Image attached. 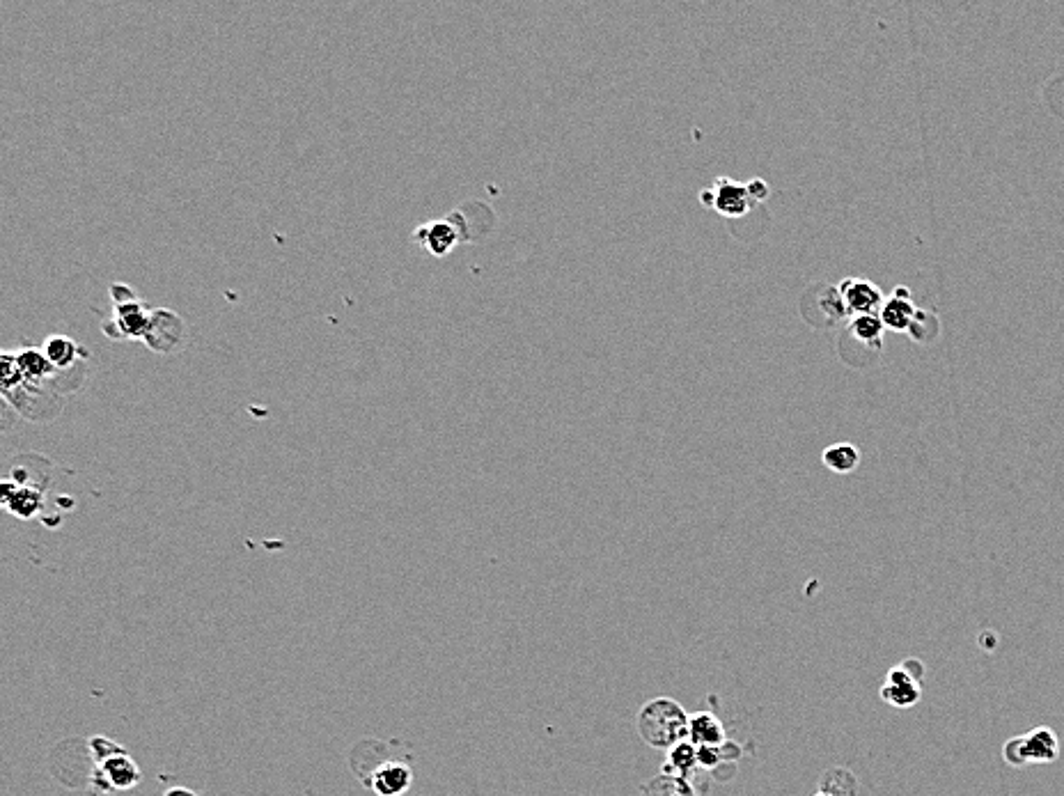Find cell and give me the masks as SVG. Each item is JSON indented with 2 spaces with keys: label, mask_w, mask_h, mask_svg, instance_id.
<instances>
[{
  "label": "cell",
  "mask_w": 1064,
  "mask_h": 796,
  "mask_svg": "<svg viewBox=\"0 0 1064 796\" xmlns=\"http://www.w3.org/2000/svg\"><path fill=\"white\" fill-rule=\"evenodd\" d=\"M688 721L691 714L668 696L652 698L640 707L636 728L640 739L654 751H670L679 741L688 739Z\"/></svg>",
  "instance_id": "1"
},
{
  "label": "cell",
  "mask_w": 1064,
  "mask_h": 796,
  "mask_svg": "<svg viewBox=\"0 0 1064 796\" xmlns=\"http://www.w3.org/2000/svg\"><path fill=\"white\" fill-rule=\"evenodd\" d=\"M1005 760L1014 767H1023V764H1051L1060 758V741L1055 730L1035 728L1026 732V735L1016 737L1005 744Z\"/></svg>",
  "instance_id": "2"
},
{
  "label": "cell",
  "mask_w": 1064,
  "mask_h": 796,
  "mask_svg": "<svg viewBox=\"0 0 1064 796\" xmlns=\"http://www.w3.org/2000/svg\"><path fill=\"white\" fill-rule=\"evenodd\" d=\"M700 200L704 207L714 209V212L725 218H743L757 207L753 195H750L748 184L734 182L730 177L714 179L709 189L700 193Z\"/></svg>",
  "instance_id": "3"
},
{
  "label": "cell",
  "mask_w": 1064,
  "mask_h": 796,
  "mask_svg": "<svg viewBox=\"0 0 1064 796\" xmlns=\"http://www.w3.org/2000/svg\"><path fill=\"white\" fill-rule=\"evenodd\" d=\"M803 319L812 326H833L849 315L844 308L840 287L817 283L801 296Z\"/></svg>",
  "instance_id": "4"
},
{
  "label": "cell",
  "mask_w": 1064,
  "mask_h": 796,
  "mask_svg": "<svg viewBox=\"0 0 1064 796\" xmlns=\"http://www.w3.org/2000/svg\"><path fill=\"white\" fill-rule=\"evenodd\" d=\"M115 299V319L111 326H106V333L113 338H131V340H145L147 331H150L152 315L147 308L136 299V294L124 287V294H117L113 290Z\"/></svg>",
  "instance_id": "5"
},
{
  "label": "cell",
  "mask_w": 1064,
  "mask_h": 796,
  "mask_svg": "<svg viewBox=\"0 0 1064 796\" xmlns=\"http://www.w3.org/2000/svg\"><path fill=\"white\" fill-rule=\"evenodd\" d=\"M879 696L890 707L911 709V707L918 705L920 698H922L920 677L915 675V673H911L909 663H902V666L890 668L888 675H886V682H883L881 691H879Z\"/></svg>",
  "instance_id": "6"
},
{
  "label": "cell",
  "mask_w": 1064,
  "mask_h": 796,
  "mask_svg": "<svg viewBox=\"0 0 1064 796\" xmlns=\"http://www.w3.org/2000/svg\"><path fill=\"white\" fill-rule=\"evenodd\" d=\"M837 287H840L844 308L851 317L879 315L883 301H886L881 287L867 278H844Z\"/></svg>",
  "instance_id": "7"
},
{
  "label": "cell",
  "mask_w": 1064,
  "mask_h": 796,
  "mask_svg": "<svg viewBox=\"0 0 1064 796\" xmlns=\"http://www.w3.org/2000/svg\"><path fill=\"white\" fill-rule=\"evenodd\" d=\"M97 783L115 792L131 790L140 783V767L124 751H115L97 760Z\"/></svg>",
  "instance_id": "8"
},
{
  "label": "cell",
  "mask_w": 1064,
  "mask_h": 796,
  "mask_svg": "<svg viewBox=\"0 0 1064 796\" xmlns=\"http://www.w3.org/2000/svg\"><path fill=\"white\" fill-rule=\"evenodd\" d=\"M413 239L425 246L432 255L445 257L461 241V232L459 225L452 221V218H438V221L420 225L416 234H413Z\"/></svg>",
  "instance_id": "9"
},
{
  "label": "cell",
  "mask_w": 1064,
  "mask_h": 796,
  "mask_svg": "<svg viewBox=\"0 0 1064 796\" xmlns=\"http://www.w3.org/2000/svg\"><path fill=\"white\" fill-rule=\"evenodd\" d=\"M413 785V771L404 762H383L370 776V787L377 796H404Z\"/></svg>",
  "instance_id": "10"
},
{
  "label": "cell",
  "mask_w": 1064,
  "mask_h": 796,
  "mask_svg": "<svg viewBox=\"0 0 1064 796\" xmlns=\"http://www.w3.org/2000/svg\"><path fill=\"white\" fill-rule=\"evenodd\" d=\"M915 315H918V308H915L911 292L906 287H895V292L890 294V299L883 301L879 312L883 326L895 333H909Z\"/></svg>",
  "instance_id": "11"
},
{
  "label": "cell",
  "mask_w": 1064,
  "mask_h": 796,
  "mask_svg": "<svg viewBox=\"0 0 1064 796\" xmlns=\"http://www.w3.org/2000/svg\"><path fill=\"white\" fill-rule=\"evenodd\" d=\"M14 356H17L19 370L23 374V388L46 390L44 388L46 381H51L60 372L53 368L49 358L44 356V351H39V349L28 347V349L14 351Z\"/></svg>",
  "instance_id": "12"
},
{
  "label": "cell",
  "mask_w": 1064,
  "mask_h": 796,
  "mask_svg": "<svg viewBox=\"0 0 1064 796\" xmlns=\"http://www.w3.org/2000/svg\"><path fill=\"white\" fill-rule=\"evenodd\" d=\"M688 741H693L695 746H725V725L711 712L691 714V721H688Z\"/></svg>",
  "instance_id": "13"
},
{
  "label": "cell",
  "mask_w": 1064,
  "mask_h": 796,
  "mask_svg": "<svg viewBox=\"0 0 1064 796\" xmlns=\"http://www.w3.org/2000/svg\"><path fill=\"white\" fill-rule=\"evenodd\" d=\"M698 767H700L698 746H695L693 741L684 739V741H679L675 748H670L668 758H665V764H663L661 771H663V774L691 780V776L695 774V769H698Z\"/></svg>",
  "instance_id": "14"
},
{
  "label": "cell",
  "mask_w": 1064,
  "mask_h": 796,
  "mask_svg": "<svg viewBox=\"0 0 1064 796\" xmlns=\"http://www.w3.org/2000/svg\"><path fill=\"white\" fill-rule=\"evenodd\" d=\"M849 335L854 338L856 342H860V345L870 347V349H876L881 351L883 347V333H886V326H883L881 317L879 315H858V317H851L849 322Z\"/></svg>",
  "instance_id": "15"
},
{
  "label": "cell",
  "mask_w": 1064,
  "mask_h": 796,
  "mask_svg": "<svg viewBox=\"0 0 1064 796\" xmlns=\"http://www.w3.org/2000/svg\"><path fill=\"white\" fill-rule=\"evenodd\" d=\"M819 792L828 796H858L860 783L854 771L844 767H831L819 778Z\"/></svg>",
  "instance_id": "16"
},
{
  "label": "cell",
  "mask_w": 1064,
  "mask_h": 796,
  "mask_svg": "<svg viewBox=\"0 0 1064 796\" xmlns=\"http://www.w3.org/2000/svg\"><path fill=\"white\" fill-rule=\"evenodd\" d=\"M42 351L56 370H69L78 361V356H88L72 338H65V335H51L44 342Z\"/></svg>",
  "instance_id": "17"
},
{
  "label": "cell",
  "mask_w": 1064,
  "mask_h": 796,
  "mask_svg": "<svg viewBox=\"0 0 1064 796\" xmlns=\"http://www.w3.org/2000/svg\"><path fill=\"white\" fill-rule=\"evenodd\" d=\"M821 462L837 475H849L860 466V452L851 443H835L821 452Z\"/></svg>",
  "instance_id": "18"
},
{
  "label": "cell",
  "mask_w": 1064,
  "mask_h": 796,
  "mask_svg": "<svg viewBox=\"0 0 1064 796\" xmlns=\"http://www.w3.org/2000/svg\"><path fill=\"white\" fill-rule=\"evenodd\" d=\"M640 796H698V794H695L691 780L663 774L661 771L659 776L649 778L647 783L640 787Z\"/></svg>",
  "instance_id": "19"
},
{
  "label": "cell",
  "mask_w": 1064,
  "mask_h": 796,
  "mask_svg": "<svg viewBox=\"0 0 1064 796\" xmlns=\"http://www.w3.org/2000/svg\"><path fill=\"white\" fill-rule=\"evenodd\" d=\"M5 505L10 507L17 517L30 519L35 512H39V507H42V494L28 487H19L14 494L5 491Z\"/></svg>",
  "instance_id": "20"
},
{
  "label": "cell",
  "mask_w": 1064,
  "mask_h": 796,
  "mask_svg": "<svg viewBox=\"0 0 1064 796\" xmlns=\"http://www.w3.org/2000/svg\"><path fill=\"white\" fill-rule=\"evenodd\" d=\"M909 335H911V340L927 345V342H934L938 335H941V322H938V317L934 315V312L918 310V315H915L911 329H909Z\"/></svg>",
  "instance_id": "21"
},
{
  "label": "cell",
  "mask_w": 1064,
  "mask_h": 796,
  "mask_svg": "<svg viewBox=\"0 0 1064 796\" xmlns=\"http://www.w3.org/2000/svg\"><path fill=\"white\" fill-rule=\"evenodd\" d=\"M730 760L725 753V746H698V762L704 769H716L718 764Z\"/></svg>",
  "instance_id": "22"
},
{
  "label": "cell",
  "mask_w": 1064,
  "mask_h": 796,
  "mask_svg": "<svg viewBox=\"0 0 1064 796\" xmlns=\"http://www.w3.org/2000/svg\"><path fill=\"white\" fill-rule=\"evenodd\" d=\"M746 184H748L750 195H753V200L757 202V205H762V202L771 195L769 184H766L764 179H760V177H757V179H750V182H746Z\"/></svg>",
  "instance_id": "23"
},
{
  "label": "cell",
  "mask_w": 1064,
  "mask_h": 796,
  "mask_svg": "<svg viewBox=\"0 0 1064 796\" xmlns=\"http://www.w3.org/2000/svg\"><path fill=\"white\" fill-rule=\"evenodd\" d=\"M815 796H828V794H821V792H817V794H815Z\"/></svg>",
  "instance_id": "24"
}]
</instances>
